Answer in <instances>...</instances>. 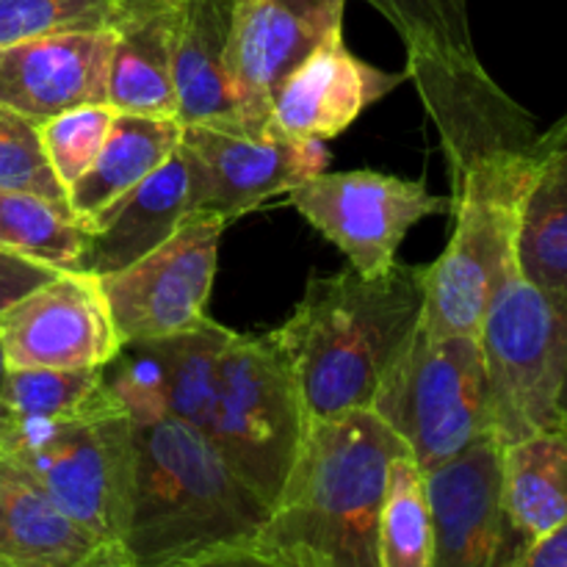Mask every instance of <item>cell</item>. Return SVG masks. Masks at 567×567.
Masks as SVG:
<instances>
[{
    "label": "cell",
    "instance_id": "cell-1",
    "mask_svg": "<svg viewBox=\"0 0 567 567\" xmlns=\"http://www.w3.org/2000/svg\"><path fill=\"white\" fill-rule=\"evenodd\" d=\"M133 419L122 551L133 567H188L247 548L271 507L227 465L205 432L164 410L158 393L109 382Z\"/></svg>",
    "mask_w": 567,
    "mask_h": 567
},
{
    "label": "cell",
    "instance_id": "cell-2",
    "mask_svg": "<svg viewBox=\"0 0 567 567\" xmlns=\"http://www.w3.org/2000/svg\"><path fill=\"white\" fill-rule=\"evenodd\" d=\"M402 454V437L371 410L313 421L247 548L280 567H380L382 502Z\"/></svg>",
    "mask_w": 567,
    "mask_h": 567
},
{
    "label": "cell",
    "instance_id": "cell-3",
    "mask_svg": "<svg viewBox=\"0 0 567 567\" xmlns=\"http://www.w3.org/2000/svg\"><path fill=\"white\" fill-rule=\"evenodd\" d=\"M424 280L426 266L396 264L382 277L347 269L308 282L275 338L310 424L371 410L382 380L419 330Z\"/></svg>",
    "mask_w": 567,
    "mask_h": 567
},
{
    "label": "cell",
    "instance_id": "cell-4",
    "mask_svg": "<svg viewBox=\"0 0 567 567\" xmlns=\"http://www.w3.org/2000/svg\"><path fill=\"white\" fill-rule=\"evenodd\" d=\"M535 161L537 142L449 169L454 230L441 258L426 266L421 313L426 336H480L487 305L518 269L515 244Z\"/></svg>",
    "mask_w": 567,
    "mask_h": 567
},
{
    "label": "cell",
    "instance_id": "cell-5",
    "mask_svg": "<svg viewBox=\"0 0 567 567\" xmlns=\"http://www.w3.org/2000/svg\"><path fill=\"white\" fill-rule=\"evenodd\" d=\"M0 452L14 457L75 524L105 546H120L131 491L133 419L109 380L70 419L0 426Z\"/></svg>",
    "mask_w": 567,
    "mask_h": 567
},
{
    "label": "cell",
    "instance_id": "cell-6",
    "mask_svg": "<svg viewBox=\"0 0 567 567\" xmlns=\"http://www.w3.org/2000/svg\"><path fill=\"white\" fill-rule=\"evenodd\" d=\"M371 413L402 437L424 474L493 435L480 338H432L419 324L382 380Z\"/></svg>",
    "mask_w": 567,
    "mask_h": 567
},
{
    "label": "cell",
    "instance_id": "cell-7",
    "mask_svg": "<svg viewBox=\"0 0 567 567\" xmlns=\"http://www.w3.org/2000/svg\"><path fill=\"white\" fill-rule=\"evenodd\" d=\"M493 437L502 446L559 426L567 369V297L509 271L480 324Z\"/></svg>",
    "mask_w": 567,
    "mask_h": 567
},
{
    "label": "cell",
    "instance_id": "cell-8",
    "mask_svg": "<svg viewBox=\"0 0 567 567\" xmlns=\"http://www.w3.org/2000/svg\"><path fill=\"white\" fill-rule=\"evenodd\" d=\"M308 430V410L275 330L233 338L221 358L208 437L269 507L280 498Z\"/></svg>",
    "mask_w": 567,
    "mask_h": 567
},
{
    "label": "cell",
    "instance_id": "cell-9",
    "mask_svg": "<svg viewBox=\"0 0 567 567\" xmlns=\"http://www.w3.org/2000/svg\"><path fill=\"white\" fill-rule=\"evenodd\" d=\"M293 208L336 244L360 277H382L419 221L452 214V197H437L424 181L371 169L319 172L288 192Z\"/></svg>",
    "mask_w": 567,
    "mask_h": 567
},
{
    "label": "cell",
    "instance_id": "cell-10",
    "mask_svg": "<svg viewBox=\"0 0 567 567\" xmlns=\"http://www.w3.org/2000/svg\"><path fill=\"white\" fill-rule=\"evenodd\" d=\"M225 221L194 214L136 264L97 277L122 347L197 330L208 313Z\"/></svg>",
    "mask_w": 567,
    "mask_h": 567
},
{
    "label": "cell",
    "instance_id": "cell-11",
    "mask_svg": "<svg viewBox=\"0 0 567 567\" xmlns=\"http://www.w3.org/2000/svg\"><path fill=\"white\" fill-rule=\"evenodd\" d=\"M347 0H233V114L247 131L266 133L277 89L327 39L343 33Z\"/></svg>",
    "mask_w": 567,
    "mask_h": 567
},
{
    "label": "cell",
    "instance_id": "cell-12",
    "mask_svg": "<svg viewBox=\"0 0 567 567\" xmlns=\"http://www.w3.org/2000/svg\"><path fill=\"white\" fill-rule=\"evenodd\" d=\"M183 147L197 164L199 214L225 225L327 172L330 164L324 142L255 133L236 120L183 127Z\"/></svg>",
    "mask_w": 567,
    "mask_h": 567
},
{
    "label": "cell",
    "instance_id": "cell-13",
    "mask_svg": "<svg viewBox=\"0 0 567 567\" xmlns=\"http://www.w3.org/2000/svg\"><path fill=\"white\" fill-rule=\"evenodd\" d=\"M6 369H105L120 332L94 275L59 271L0 313Z\"/></svg>",
    "mask_w": 567,
    "mask_h": 567
},
{
    "label": "cell",
    "instance_id": "cell-14",
    "mask_svg": "<svg viewBox=\"0 0 567 567\" xmlns=\"http://www.w3.org/2000/svg\"><path fill=\"white\" fill-rule=\"evenodd\" d=\"M432 518V567L502 565L507 515L502 502V443L482 437L460 457L424 474Z\"/></svg>",
    "mask_w": 567,
    "mask_h": 567
},
{
    "label": "cell",
    "instance_id": "cell-15",
    "mask_svg": "<svg viewBox=\"0 0 567 567\" xmlns=\"http://www.w3.org/2000/svg\"><path fill=\"white\" fill-rule=\"evenodd\" d=\"M114 28L66 31L0 48V103L31 122L109 103Z\"/></svg>",
    "mask_w": 567,
    "mask_h": 567
},
{
    "label": "cell",
    "instance_id": "cell-16",
    "mask_svg": "<svg viewBox=\"0 0 567 567\" xmlns=\"http://www.w3.org/2000/svg\"><path fill=\"white\" fill-rule=\"evenodd\" d=\"M408 75L371 66L343 42V33L316 48L277 89L266 133L327 142L354 125L377 100L391 94Z\"/></svg>",
    "mask_w": 567,
    "mask_h": 567
},
{
    "label": "cell",
    "instance_id": "cell-17",
    "mask_svg": "<svg viewBox=\"0 0 567 567\" xmlns=\"http://www.w3.org/2000/svg\"><path fill=\"white\" fill-rule=\"evenodd\" d=\"M199 214V175L192 153L177 147L147 181L116 199L89 225L81 271L114 275L166 241L188 216Z\"/></svg>",
    "mask_w": 567,
    "mask_h": 567
},
{
    "label": "cell",
    "instance_id": "cell-18",
    "mask_svg": "<svg viewBox=\"0 0 567 567\" xmlns=\"http://www.w3.org/2000/svg\"><path fill=\"white\" fill-rule=\"evenodd\" d=\"M109 548L0 452V567H83Z\"/></svg>",
    "mask_w": 567,
    "mask_h": 567
},
{
    "label": "cell",
    "instance_id": "cell-19",
    "mask_svg": "<svg viewBox=\"0 0 567 567\" xmlns=\"http://www.w3.org/2000/svg\"><path fill=\"white\" fill-rule=\"evenodd\" d=\"M177 0H120L109 105L116 114L177 116L172 81V37Z\"/></svg>",
    "mask_w": 567,
    "mask_h": 567
},
{
    "label": "cell",
    "instance_id": "cell-20",
    "mask_svg": "<svg viewBox=\"0 0 567 567\" xmlns=\"http://www.w3.org/2000/svg\"><path fill=\"white\" fill-rule=\"evenodd\" d=\"M233 0H177L172 37V81L183 127L236 120L230 55Z\"/></svg>",
    "mask_w": 567,
    "mask_h": 567
},
{
    "label": "cell",
    "instance_id": "cell-21",
    "mask_svg": "<svg viewBox=\"0 0 567 567\" xmlns=\"http://www.w3.org/2000/svg\"><path fill=\"white\" fill-rule=\"evenodd\" d=\"M181 144L183 122L177 116L116 114L94 164L66 188V205L89 227L105 208L166 164Z\"/></svg>",
    "mask_w": 567,
    "mask_h": 567
},
{
    "label": "cell",
    "instance_id": "cell-22",
    "mask_svg": "<svg viewBox=\"0 0 567 567\" xmlns=\"http://www.w3.org/2000/svg\"><path fill=\"white\" fill-rule=\"evenodd\" d=\"M515 260L532 286L567 297V116L537 136L535 175L520 208Z\"/></svg>",
    "mask_w": 567,
    "mask_h": 567
},
{
    "label": "cell",
    "instance_id": "cell-23",
    "mask_svg": "<svg viewBox=\"0 0 567 567\" xmlns=\"http://www.w3.org/2000/svg\"><path fill=\"white\" fill-rule=\"evenodd\" d=\"M236 336L238 332L227 330L208 316L197 330L122 349H131L142 360L164 410L208 435L219 393L221 358Z\"/></svg>",
    "mask_w": 567,
    "mask_h": 567
},
{
    "label": "cell",
    "instance_id": "cell-24",
    "mask_svg": "<svg viewBox=\"0 0 567 567\" xmlns=\"http://www.w3.org/2000/svg\"><path fill=\"white\" fill-rule=\"evenodd\" d=\"M502 502L507 526L526 540L567 518V426L502 446Z\"/></svg>",
    "mask_w": 567,
    "mask_h": 567
},
{
    "label": "cell",
    "instance_id": "cell-25",
    "mask_svg": "<svg viewBox=\"0 0 567 567\" xmlns=\"http://www.w3.org/2000/svg\"><path fill=\"white\" fill-rule=\"evenodd\" d=\"M89 227L66 205L0 188V252L55 271H81Z\"/></svg>",
    "mask_w": 567,
    "mask_h": 567
},
{
    "label": "cell",
    "instance_id": "cell-26",
    "mask_svg": "<svg viewBox=\"0 0 567 567\" xmlns=\"http://www.w3.org/2000/svg\"><path fill=\"white\" fill-rule=\"evenodd\" d=\"M380 567H432V518L424 471L410 454L393 460L380 515Z\"/></svg>",
    "mask_w": 567,
    "mask_h": 567
},
{
    "label": "cell",
    "instance_id": "cell-27",
    "mask_svg": "<svg viewBox=\"0 0 567 567\" xmlns=\"http://www.w3.org/2000/svg\"><path fill=\"white\" fill-rule=\"evenodd\" d=\"M105 385V369H6L3 424L61 421L81 413Z\"/></svg>",
    "mask_w": 567,
    "mask_h": 567
},
{
    "label": "cell",
    "instance_id": "cell-28",
    "mask_svg": "<svg viewBox=\"0 0 567 567\" xmlns=\"http://www.w3.org/2000/svg\"><path fill=\"white\" fill-rule=\"evenodd\" d=\"M393 22L408 53H471L465 0H369Z\"/></svg>",
    "mask_w": 567,
    "mask_h": 567
},
{
    "label": "cell",
    "instance_id": "cell-29",
    "mask_svg": "<svg viewBox=\"0 0 567 567\" xmlns=\"http://www.w3.org/2000/svg\"><path fill=\"white\" fill-rule=\"evenodd\" d=\"M120 0H0V48L66 31L111 28Z\"/></svg>",
    "mask_w": 567,
    "mask_h": 567
},
{
    "label": "cell",
    "instance_id": "cell-30",
    "mask_svg": "<svg viewBox=\"0 0 567 567\" xmlns=\"http://www.w3.org/2000/svg\"><path fill=\"white\" fill-rule=\"evenodd\" d=\"M114 116L116 111L109 103L83 105V109L64 111L39 125V138H42L48 164L64 192L94 164Z\"/></svg>",
    "mask_w": 567,
    "mask_h": 567
},
{
    "label": "cell",
    "instance_id": "cell-31",
    "mask_svg": "<svg viewBox=\"0 0 567 567\" xmlns=\"http://www.w3.org/2000/svg\"><path fill=\"white\" fill-rule=\"evenodd\" d=\"M0 188L28 192L55 205H66L64 186L55 181L44 155L39 125L3 103H0Z\"/></svg>",
    "mask_w": 567,
    "mask_h": 567
},
{
    "label": "cell",
    "instance_id": "cell-32",
    "mask_svg": "<svg viewBox=\"0 0 567 567\" xmlns=\"http://www.w3.org/2000/svg\"><path fill=\"white\" fill-rule=\"evenodd\" d=\"M55 275L59 271L48 269V266H39L31 264V260L17 258V255L0 252V313L9 305H14L20 297H25L28 291L39 288L42 282L53 280Z\"/></svg>",
    "mask_w": 567,
    "mask_h": 567
},
{
    "label": "cell",
    "instance_id": "cell-33",
    "mask_svg": "<svg viewBox=\"0 0 567 567\" xmlns=\"http://www.w3.org/2000/svg\"><path fill=\"white\" fill-rule=\"evenodd\" d=\"M498 567H567V518L546 535L526 540L507 563Z\"/></svg>",
    "mask_w": 567,
    "mask_h": 567
},
{
    "label": "cell",
    "instance_id": "cell-34",
    "mask_svg": "<svg viewBox=\"0 0 567 567\" xmlns=\"http://www.w3.org/2000/svg\"><path fill=\"white\" fill-rule=\"evenodd\" d=\"M188 567H280V565L269 563L266 557L255 554L252 548H230V551L214 554V557L199 559V563Z\"/></svg>",
    "mask_w": 567,
    "mask_h": 567
},
{
    "label": "cell",
    "instance_id": "cell-35",
    "mask_svg": "<svg viewBox=\"0 0 567 567\" xmlns=\"http://www.w3.org/2000/svg\"><path fill=\"white\" fill-rule=\"evenodd\" d=\"M83 567H133V565L127 563V557L122 548H109V551H103L97 559H92V563L83 565Z\"/></svg>",
    "mask_w": 567,
    "mask_h": 567
},
{
    "label": "cell",
    "instance_id": "cell-36",
    "mask_svg": "<svg viewBox=\"0 0 567 567\" xmlns=\"http://www.w3.org/2000/svg\"><path fill=\"white\" fill-rule=\"evenodd\" d=\"M557 419H559V426H567V369H565V380H563V388H559Z\"/></svg>",
    "mask_w": 567,
    "mask_h": 567
},
{
    "label": "cell",
    "instance_id": "cell-37",
    "mask_svg": "<svg viewBox=\"0 0 567 567\" xmlns=\"http://www.w3.org/2000/svg\"><path fill=\"white\" fill-rule=\"evenodd\" d=\"M3 382H6V358H3V347H0V424H3Z\"/></svg>",
    "mask_w": 567,
    "mask_h": 567
}]
</instances>
